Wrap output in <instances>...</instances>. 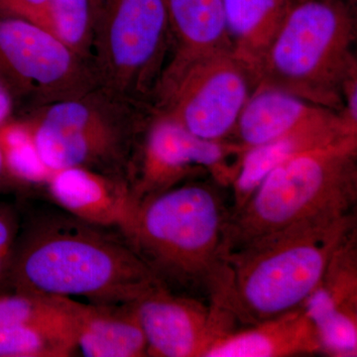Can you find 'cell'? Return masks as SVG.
Here are the masks:
<instances>
[{
  "mask_svg": "<svg viewBox=\"0 0 357 357\" xmlns=\"http://www.w3.org/2000/svg\"><path fill=\"white\" fill-rule=\"evenodd\" d=\"M357 136L307 150L274 168L230 211L227 255L259 237L324 217L356 213Z\"/></svg>",
  "mask_w": 357,
  "mask_h": 357,
  "instance_id": "5",
  "label": "cell"
},
{
  "mask_svg": "<svg viewBox=\"0 0 357 357\" xmlns=\"http://www.w3.org/2000/svg\"><path fill=\"white\" fill-rule=\"evenodd\" d=\"M14 105L10 96L0 84V126L9 121L13 114Z\"/></svg>",
  "mask_w": 357,
  "mask_h": 357,
  "instance_id": "26",
  "label": "cell"
},
{
  "mask_svg": "<svg viewBox=\"0 0 357 357\" xmlns=\"http://www.w3.org/2000/svg\"><path fill=\"white\" fill-rule=\"evenodd\" d=\"M100 1L102 0H91V6H93V13H95L96 20L98 15V8H100Z\"/></svg>",
  "mask_w": 357,
  "mask_h": 357,
  "instance_id": "30",
  "label": "cell"
},
{
  "mask_svg": "<svg viewBox=\"0 0 357 357\" xmlns=\"http://www.w3.org/2000/svg\"><path fill=\"white\" fill-rule=\"evenodd\" d=\"M0 150L8 176L27 182H47L50 178L52 172L42 161L32 134L22 122L7 121L0 126Z\"/></svg>",
  "mask_w": 357,
  "mask_h": 357,
  "instance_id": "22",
  "label": "cell"
},
{
  "mask_svg": "<svg viewBox=\"0 0 357 357\" xmlns=\"http://www.w3.org/2000/svg\"><path fill=\"white\" fill-rule=\"evenodd\" d=\"M155 114L150 103L98 86L35 110L20 121L29 129L52 173L86 169L131 185L141 144Z\"/></svg>",
  "mask_w": 357,
  "mask_h": 357,
  "instance_id": "4",
  "label": "cell"
},
{
  "mask_svg": "<svg viewBox=\"0 0 357 357\" xmlns=\"http://www.w3.org/2000/svg\"><path fill=\"white\" fill-rule=\"evenodd\" d=\"M6 272L16 292L82 296L96 304H131L166 287L130 248L89 223L33 225L14 246Z\"/></svg>",
  "mask_w": 357,
  "mask_h": 357,
  "instance_id": "1",
  "label": "cell"
},
{
  "mask_svg": "<svg viewBox=\"0 0 357 357\" xmlns=\"http://www.w3.org/2000/svg\"><path fill=\"white\" fill-rule=\"evenodd\" d=\"M8 259L0 256V280H1L3 275L6 273L7 265H8Z\"/></svg>",
  "mask_w": 357,
  "mask_h": 357,
  "instance_id": "29",
  "label": "cell"
},
{
  "mask_svg": "<svg viewBox=\"0 0 357 357\" xmlns=\"http://www.w3.org/2000/svg\"><path fill=\"white\" fill-rule=\"evenodd\" d=\"M147 342V356L204 357L220 338L236 330L222 307L161 287L131 303Z\"/></svg>",
  "mask_w": 357,
  "mask_h": 357,
  "instance_id": "11",
  "label": "cell"
},
{
  "mask_svg": "<svg viewBox=\"0 0 357 357\" xmlns=\"http://www.w3.org/2000/svg\"><path fill=\"white\" fill-rule=\"evenodd\" d=\"M84 304L61 296L16 292L0 297V330L76 318Z\"/></svg>",
  "mask_w": 357,
  "mask_h": 357,
  "instance_id": "21",
  "label": "cell"
},
{
  "mask_svg": "<svg viewBox=\"0 0 357 357\" xmlns=\"http://www.w3.org/2000/svg\"><path fill=\"white\" fill-rule=\"evenodd\" d=\"M220 185L190 181L134 204L121 230L167 288L220 296L230 215Z\"/></svg>",
  "mask_w": 357,
  "mask_h": 357,
  "instance_id": "2",
  "label": "cell"
},
{
  "mask_svg": "<svg viewBox=\"0 0 357 357\" xmlns=\"http://www.w3.org/2000/svg\"><path fill=\"white\" fill-rule=\"evenodd\" d=\"M9 16L29 21L57 36L52 14V0H15Z\"/></svg>",
  "mask_w": 357,
  "mask_h": 357,
  "instance_id": "24",
  "label": "cell"
},
{
  "mask_svg": "<svg viewBox=\"0 0 357 357\" xmlns=\"http://www.w3.org/2000/svg\"><path fill=\"white\" fill-rule=\"evenodd\" d=\"M257 84L255 75L231 51L218 52L161 79L152 105L157 114L198 137L231 140L241 110Z\"/></svg>",
  "mask_w": 357,
  "mask_h": 357,
  "instance_id": "9",
  "label": "cell"
},
{
  "mask_svg": "<svg viewBox=\"0 0 357 357\" xmlns=\"http://www.w3.org/2000/svg\"><path fill=\"white\" fill-rule=\"evenodd\" d=\"M170 52L165 0L100 1L93 45L100 86L152 105Z\"/></svg>",
  "mask_w": 357,
  "mask_h": 357,
  "instance_id": "7",
  "label": "cell"
},
{
  "mask_svg": "<svg viewBox=\"0 0 357 357\" xmlns=\"http://www.w3.org/2000/svg\"><path fill=\"white\" fill-rule=\"evenodd\" d=\"M79 314L74 319L26 324L0 330V357L72 356L77 349L76 328Z\"/></svg>",
  "mask_w": 357,
  "mask_h": 357,
  "instance_id": "20",
  "label": "cell"
},
{
  "mask_svg": "<svg viewBox=\"0 0 357 357\" xmlns=\"http://www.w3.org/2000/svg\"><path fill=\"white\" fill-rule=\"evenodd\" d=\"M321 354L316 328L303 306L236 328L204 357H289Z\"/></svg>",
  "mask_w": 357,
  "mask_h": 357,
  "instance_id": "15",
  "label": "cell"
},
{
  "mask_svg": "<svg viewBox=\"0 0 357 357\" xmlns=\"http://www.w3.org/2000/svg\"><path fill=\"white\" fill-rule=\"evenodd\" d=\"M14 1L15 0H0V14L1 15H10Z\"/></svg>",
  "mask_w": 357,
  "mask_h": 357,
  "instance_id": "27",
  "label": "cell"
},
{
  "mask_svg": "<svg viewBox=\"0 0 357 357\" xmlns=\"http://www.w3.org/2000/svg\"><path fill=\"white\" fill-rule=\"evenodd\" d=\"M354 2L294 0L268 49L259 83L342 114L345 82L357 70Z\"/></svg>",
  "mask_w": 357,
  "mask_h": 357,
  "instance_id": "6",
  "label": "cell"
},
{
  "mask_svg": "<svg viewBox=\"0 0 357 357\" xmlns=\"http://www.w3.org/2000/svg\"><path fill=\"white\" fill-rule=\"evenodd\" d=\"M244 151L236 141L204 139L156 112L136 161L131 182L133 202L167 191L199 174H208L220 187L229 188Z\"/></svg>",
  "mask_w": 357,
  "mask_h": 357,
  "instance_id": "10",
  "label": "cell"
},
{
  "mask_svg": "<svg viewBox=\"0 0 357 357\" xmlns=\"http://www.w3.org/2000/svg\"><path fill=\"white\" fill-rule=\"evenodd\" d=\"M84 305L77 347L88 357L147 356V342L132 305Z\"/></svg>",
  "mask_w": 357,
  "mask_h": 357,
  "instance_id": "19",
  "label": "cell"
},
{
  "mask_svg": "<svg viewBox=\"0 0 357 357\" xmlns=\"http://www.w3.org/2000/svg\"><path fill=\"white\" fill-rule=\"evenodd\" d=\"M351 136H357V129L351 128L342 114L333 112L280 137L248 148L241 157L238 171L230 185L234 194L230 211L241 208L263 178L283 162L302 152Z\"/></svg>",
  "mask_w": 357,
  "mask_h": 357,
  "instance_id": "13",
  "label": "cell"
},
{
  "mask_svg": "<svg viewBox=\"0 0 357 357\" xmlns=\"http://www.w3.org/2000/svg\"><path fill=\"white\" fill-rule=\"evenodd\" d=\"M302 306L318 333L321 354L357 356V229L338 246Z\"/></svg>",
  "mask_w": 357,
  "mask_h": 357,
  "instance_id": "12",
  "label": "cell"
},
{
  "mask_svg": "<svg viewBox=\"0 0 357 357\" xmlns=\"http://www.w3.org/2000/svg\"><path fill=\"white\" fill-rule=\"evenodd\" d=\"M333 112L335 110L259 83L241 110L231 140L246 150L319 121Z\"/></svg>",
  "mask_w": 357,
  "mask_h": 357,
  "instance_id": "16",
  "label": "cell"
},
{
  "mask_svg": "<svg viewBox=\"0 0 357 357\" xmlns=\"http://www.w3.org/2000/svg\"><path fill=\"white\" fill-rule=\"evenodd\" d=\"M294 0H222L225 30L231 52L255 75L280 29Z\"/></svg>",
  "mask_w": 357,
  "mask_h": 357,
  "instance_id": "18",
  "label": "cell"
},
{
  "mask_svg": "<svg viewBox=\"0 0 357 357\" xmlns=\"http://www.w3.org/2000/svg\"><path fill=\"white\" fill-rule=\"evenodd\" d=\"M52 14L58 38L93 63L96 16L91 0H52Z\"/></svg>",
  "mask_w": 357,
  "mask_h": 357,
  "instance_id": "23",
  "label": "cell"
},
{
  "mask_svg": "<svg viewBox=\"0 0 357 357\" xmlns=\"http://www.w3.org/2000/svg\"><path fill=\"white\" fill-rule=\"evenodd\" d=\"M8 175L7 174L6 165H4V160L3 155H2L1 150H0V185H1L2 182H3V178Z\"/></svg>",
  "mask_w": 357,
  "mask_h": 357,
  "instance_id": "28",
  "label": "cell"
},
{
  "mask_svg": "<svg viewBox=\"0 0 357 357\" xmlns=\"http://www.w3.org/2000/svg\"><path fill=\"white\" fill-rule=\"evenodd\" d=\"M17 225L9 208L0 206V256L9 260L15 245Z\"/></svg>",
  "mask_w": 357,
  "mask_h": 357,
  "instance_id": "25",
  "label": "cell"
},
{
  "mask_svg": "<svg viewBox=\"0 0 357 357\" xmlns=\"http://www.w3.org/2000/svg\"><path fill=\"white\" fill-rule=\"evenodd\" d=\"M0 84L22 117L100 86L91 61L40 26L1 14Z\"/></svg>",
  "mask_w": 357,
  "mask_h": 357,
  "instance_id": "8",
  "label": "cell"
},
{
  "mask_svg": "<svg viewBox=\"0 0 357 357\" xmlns=\"http://www.w3.org/2000/svg\"><path fill=\"white\" fill-rule=\"evenodd\" d=\"M357 229L356 213L324 215L259 237L225 257L215 304L238 328L302 306L333 253Z\"/></svg>",
  "mask_w": 357,
  "mask_h": 357,
  "instance_id": "3",
  "label": "cell"
},
{
  "mask_svg": "<svg viewBox=\"0 0 357 357\" xmlns=\"http://www.w3.org/2000/svg\"><path fill=\"white\" fill-rule=\"evenodd\" d=\"M47 182L54 199L89 225L121 229L135 204L128 182L86 169L55 171Z\"/></svg>",
  "mask_w": 357,
  "mask_h": 357,
  "instance_id": "14",
  "label": "cell"
},
{
  "mask_svg": "<svg viewBox=\"0 0 357 357\" xmlns=\"http://www.w3.org/2000/svg\"><path fill=\"white\" fill-rule=\"evenodd\" d=\"M165 4L171 52L161 79L172 76L197 59L231 51L222 0H165Z\"/></svg>",
  "mask_w": 357,
  "mask_h": 357,
  "instance_id": "17",
  "label": "cell"
}]
</instances>
